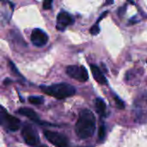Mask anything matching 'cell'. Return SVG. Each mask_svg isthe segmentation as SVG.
<instances>
[{
  "label": "cell",
  "instance_id": "1",
  "mask_svg": "<svg viewBox=\"0 0 147 147\" xmlns=\"http://www.w3.org/2000/svg\"><path fill=\"white\" fill-rule=\"evenodd\" d=\"M96 130V117L89 109H84L80 112L79 117L75 126V132L78 138L86 140L90 138Z\"/></svg>",
  "mask_w": 147,
  "mask_h": 147
},
{
  "label": "cell",
  "instance_id": "2",
  "mask_svg": "<svg viewBox=\"0 0 147 147\" xmlns=\"http://www.w3.org/2000/svg\"><path fill=\"white\" fill-rule=\"evenodd\" d=\"M41 91L57 99H65L72 96L76 93V89L66 83H59L49 86L42 85L40 87Z\"/></svg>",
  "mask_w": 147,
  "mask_h": 147
},
{
  "label": "cell",
  "instance_id": "3",
  "mask_svg": "<svg viewBox=\"0 0 147 147\" xmlns=\"http://www.w3.org/2000/svg\"><path fill=\"white\" fill-rule=\"evenodd\" d=\"M0 125L6 130L16 132L20 128L21 121L18 118L9 115L7 110L0 105Z\"/></svg>",
  "mask_w": 147,
  "mask_h": 147
},
{
  "label": "cell",
  "instance_id": "4",
  "mask_svg": "<svg viewBox=\"0 0 147 147\" xmlns=\"http://www.w3.org/2000/svg\"><path fill=\"white\" fill-rule=\"evenodd\" d=\"M135 121L140 123L147 122V94L140 96L134 104Z\"/></svg>",
  "mask_w": 147,
  "mask_h": 147
},
{
  "label": "cell",
  "instance_id": "5",
  "mask_svg": "<svg viewBox=\"0 0 147 147\" xmlns=\"http://www.w3.org/2000/svg\"><path fill=\"white\" fill-rule=\"evenodd\" d=\"M44 135L51 144H53L56 147H70L68 139L59 133L45 130Z\"/></svg>",
  "mask_w": 147,
  "mask_h": 147
},
{
  "label": "cell",
  "instance_id": "6",
  "mask_svg": "<svg viewBox=\"0 0 147 147\" xmlns=\"http://www.w3.org/2000/svg\"><path fill=\"white\" fill-rule=\"evenodd\" d=\"M22 136L28 146H36L40 140L37 131L33 126L29 124H25L23 126L22 130Z\"/></svg>",
  "mask_w": 147,
  "mask_h": 147
},
{
  "label": "cell",
  "instance_id": "7",
  "mask_svg": "<svg viewBox=\"0 0 147 147\" xmlns=\"http://www.w3.org/2000/svg\"><path fill=\"white\" fill-rule=\"evenodd\" d=\"M66 73L71 78L79 82H86L89 78V74L84 66L70 65L66 68Z\"/></svg>",
  "mask_w": 147,
  "mask_h": 147
},
{
  "label": "cell",
  "instance_id": "8",
  "mask_svg": "<svg viewBox=\"0 0 147 147\" xmlns=\"http://www.w3.org/2000/svg\"><path fill=\"white\" fill-rule=\"evenodd\" d=\"M48 35L40 28H34L31 34V41L34 46L41 47L48 41Z\"/></svg>",
  "mask_w": 147,
  "mask_h": 147
},
{
  "label": "cell",
  "instance_id": "9",
  "mask_svg": "<svg viewBox=\"0 0 147 147\" xmlns=\"http://www.w3.org/2000/svg\"><path fill=\"white\" fill-rule=\"evenodd\" d=\"M74 22L72 16L65 11H60L57 16L56 28L58 30H64L67 26L71 25Z\"/></svg>",
  "mask_w": 147,
  "mask_h": 147
},
{
  "label": "cell",
  "instance_id": "10",
  "mask_svg": "<svg viewBox=\"0 0 147 147\" xmlns=\"http://www.w3.org/2000/svg\"><path fill=\"white\" fill-rule=\"evenodd\" d=\"M90 69H91V72L93 74L95 80L98 84H107V79L98 66H96L95 65H90Z\"/></svg>",
  "mask_w": 147,
  "mask_h": 147
},
{
  "label": "cell",
  "instance_id": "11",
  "mask_svg": "<svg viewBox=\"0 0 147 147\" xmlns=\"http://www.w3.org/2000/svg\"><path fill=\"white\" fill-rule=\"evenodd\" d=\"M18 113L28 117V119H30L31 121H33L34 122H36V123H41V121H40L39 119V116L38 115L31 109L29 108H21L19 110H18Z\"/></svg>",
  "mask_w": 147,
  "mask_h": 147
},
{
  "label": "cell",
  "instance_id": "12",
  "mask_svg": "<svg viewBox=\"0 0 147 147\" xmlns=\"http://www.w3.org/2000/svg\"><path fill=\"white\" fill-rule=\"evenodd\" d=\"M96 112L102 115V116H104L105 115V113H106V104L104 102V101L101 98H97L96 100Z\"/></svg>",
  "mask_w": 147,
  "mask_h": 147
},
{
  "label": "cell",
  "instance_id": "13",
  "mask_svg": "<svg viewBox=\"0 0 147 147\" xmlns=\"http://www.w3.org/2000/svg\"><path fill=\"white\" fill-rule=\"evenodd\" d=\"M28 100L31 104H34V105H40L44 102V98L39 96H31L28 97Z\"/></svg>",
  "mask_w": 147,
  "mask_h": 147
},
{
  "label": "cell",
  "instance_id": "14",
  "mask_svg": "<svg viewBox=\"0 0 147 147\" xmlns=\"http://www.w3.org/2000/svg\"><path fill=\"white\" fill-rule=\"evenodd\" d=\"M98 138H99V140H103L104 138H105V127L104 126H101L100 128H99V131H98Z\"/></svg>",
  "mask_w": 147,
  "mask_h": 147
},
{
  "label": "cell",
  "instance_id": "15",
  "mask_svg": "<svg viewBox=\"0 0 147 147\" xmlns=\"http://www.w3.org/2000/svg\"><path fill=\"white\" fill-rule=\"evenodd\" d=\"M90 34H93V35H96V34L100 32V28H99L98 24L96 23V24H95L94 26H92V28H90Z\"/></svg>",
  "mask_w": 147,
  "mask_h": 147
},
{
  "label": "cell",
  "instance_id": "16",
  "mask_svg": "<svg viewBox=\"0 0 147 147\" xmlns=\"http://www.w3.org/2000/svg\"><path fill=\"white\" fill-rule=\"evenodd\" d=\"M115 103H116V105H117V107H118L119 109H123L125 108V106H124V102H123L120 98H118L117 96H115Z\"/></svg>",
  "mask_w": 147,
  "mask_h": 147
},
{
  "label": "cell",
  "instance_id": "17",
  "mask_svg": "<svg viewBox=\"0 0 147 147\" xmlns=\"http://www.w3.org/2000/svg\"><path fill=\"white\" fill-rule=\"evenodd\" d=\"M53 1L52 0H46L43 2V9H50L52 8Z\"/></svg>",
  "mask_w": 147,
  "mask_h": 147
},
{
  "label": "cell",
  "instance_id": "18",
  "mask_svg": "<svg viewBox=\"0 0 147 147\" xmlns=\"http://www.w3.org/2000/svg\"><path fill=\"white\" fill-rule=\"evenodd\" d=\"M9 65H10V67H11V69H12V71L16 73V74H18L19 76H21L22 77V75L20 74V72L18 71V70H16V65L11 62V61H9Z\"/></svg>",
  "mask_w": 147,
  "mask_h": 147
}]
</instances>
